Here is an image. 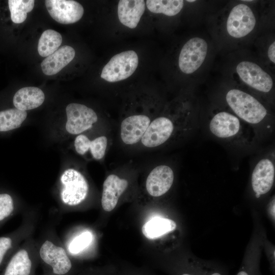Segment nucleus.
Returning a JSON list of instances; mask_svg holds the SVG:
<instances>
[{
  "mask_svg": "<svg viewBox=\"0 0 275 275\" xmlns=\"http://www.w3.org/2000/svg\"><path fill=\"white\" fill-rule=\"evenodd\" d=\"M192 125L188 119L158 117L151 121L141 141L147 148L157 147L170 141L178 131L190 129Z\"/></svg>",
  "mask_w": 275,
  "mask_h": 275,
  "instance_id": "1",
  "label": "nucleus"
},
{
  "mask_svg": "<svg viewBox=\"0 0 275 275\" xmlns=\"http://www.w3.org/2000/svg\"><path fill=\"white\" fill-rule=\"evenodd\" d=\"M226 99L234 113L249 124H259L267 115L266 109L258 100L241 90L235 89L229 90Z\"/></svg>",
  "mask_w": 275,
  "mask_h": 275,
  "instance_id": "2",
  "label": "nucleus"
},
{
  "mask_svg": "<svg viewBox=\"0 0 275 275\" xmlns=\"http://www.w3.org/2000/svg\"><path fill=\"white\" fill-rule=\"evenodd\" d=\"M138 64V56L134 51L121 52L113 56L104 66L100 77L111 82L123 80L134 72Z\"/></svg>",
  "mask_w": 275,
  "mask_h": 275,
  "instance_id": "3",
  "label": "nucleus"
},
{
  "mask_svg": "<svg viewBox=\"0 0 275 275\" xmlns=\"http://www.w3.org/2000/svg\"><path fill=\"white\" fill-rule=\"evenodd\" d=\"M60 180L62 185L61 198L64 204L75 206L86 199L89 186L80 172L74 169H68L63 172Z\"/></svg>",
  "mask_w": 275,
  "mask_h": 275,
  "instance_id": "4",
  "label": "nucleus"
},
{
  "mask_svg": "<svg viewBox=\"0 0 275 275\" xmlns=\"http://www.w3.org/2000/svg\"><path fill=\"white\" fill-rule=\"evenodd\" d=\"M66 131L69 134L78 135L91 128L98 120L96 112L86 105L71 103L66 108Z\"/></svg>",
  "mask_w": 275,
  "mask_h": 275,
  "instance_id": "5",
  "label": "nucleus"
},
{
  "mask_svg": "<svg viewBox=\"0 0 275 275\" xmlns=\"http://www.w3.org/2000/svg\"><path fill=\"white\" fill-rule=\"evenodd\" d=\"M207 50V43L201 38L195 37L187 41L179 54L180 70L185 74H191L198 70L205 60Z\"/></svg>",
  "mask_w": 275,
  "mask_h": 275,
  "instance_id": "6",
  "label": "nucleus"
},
{
  "mask_svg": "<svg viewBox=\"0 0 275 275\" xmlns=\"http://www.w3.org/2000/svg\"><path fill=\"white\" fill-rule=\"evenodd\" d=\"M256 22L251 9L246 5L240 4L231 10L227 19V30L231 36L242 38L253 31Z\"/></svg>",
  "mask_w": 275,
  "mask_h": 275,
  "instance_id": "7",
  "label": "nucleus"
},
{
  "mask_svg": "<svg viewBox=\"0 0 275 275\" xmlns=\"http://www.w3.org/2000/svg\"><path fill=\"white\" fill-rule=\"evenodd\" d=\"M45 6L50 16L61 24H71L79 20L84 9L78 2L72 0H46Z\"/></svg>",
  "mask_w": 275,
  "mask_h": 275,
  "instance_id": "8",
  "label": "nucleus"
},
{
  "mask_svg": "<svg viewBox=\"0 0 275 275\" xmlns=\"http://www.w3.org/2000/svg\"><path fill=\"white\" fill-rule=\"evenodd\" d=\"M236 71L246 84L262 92H269L272 88L271 76L255 63L242 61L236 67Z\"/></svg>",
  "mask_w": 275,
  "mask_h": 275,
  "instance_id": "9",
  "label": "nucleus"
},
{
  "mask_svg": "<svg viewBox=\"0 0 275 275\" xmlns=\"http://www.w3.org/2000/svg\"><path fill=\"white\" fill-rule=\"evenodd\" d=\"M209 127L214 136L223 139H233L242 130V125L239 118L226 112L215 114L211 119Z\"/></svg>",
  "mask_w": 275,
  "mask_h": 275,
  "instance_id": "10",
  "label": "nucleus"
},
{
  "mask_svg": "<svg viewBox=\"0 0 275 275\" xmlns=\"http://www.w3.org/2000/svg\"><path fill=\"white\" fill-rule=\"evenodd\" d=\"M39 254L42 260L51 266L53 273L57 274H64L71 268V261L65 250L49 240L42 244Z\"/></svg>",
  "mask_w": 275,
  "mask_h": 275,
  "instance_id": "11",
  "label": "nucleus"
},
{
  "mask_svg": "<svg viewBox=\"0 0 275 275\" xmlns=\"http://www.w3.org/2000/svg\"><path fill=\"white\" fill-rule=\"evenodd\" d=\"M174 179V172L170 167L165 164L157 166L150 172L147 178L146 190L152 197H160L170 189Z\"/></svg>",
  "mask_w": 275,
  "mask_h": 275,
  "instance_id": "12",
  "label": "nucleus"
},
{
  "mask_svg": "<svg viewBox=\"0 0 275 275\" xmlns=\"http://www.w3.org/2000/svg\"><path fill=\"white\" fill-rule=\"evenodd\" d=\"M151 121L145 115H134L125 118L120 126L122 141L128 145L136 144L141 140Z\"/></svg>",
  "mask_w": 275,
  "mask_h": 275,
  "instance_id": "13",
  "label": "nucleus"
},
{
  "mask_svg": "<svg viewBox=\"0 0 275 275\" xmlns=\"http://www.w3.org/2000/svg\"><path fill=\"white\" fill-rule=\"evenodd\" d=\"M274 174V166L270 159L263 158L257 163L252 175V185L256 198L270 190L273 184Z\"/></svg>",
  "mask_w": 275,
  "mask_h": 275,
  "instance_id": "14",
  "label": "nucleus"
},
{
  "mask_svg": "<svg viewBox=\"0 0 275 275\" xmlns=\"http://www.w3.org/2000/svg\"><path fill=\"white\" fill-rule=\"evenodd\" d=\"M128 181L115 174L108 175L104 180L101 197V205L106 211L113 210L120 197L127 189Z\"/></svg>",
  "mask_w": 275,
  "mask_h": 275,
  "instance_id": "15",
  "label": "nucleus"
},
{
  "mask_svg": "<svg viewBox=\"0 0 275 275\" xmlns=\"http://www.w3.org/2000/svg\"><path fill=\"white\" fill-rule=\"evenodd\" d=\"M143 0H121L118 5V16L120 22L130 28H136L145 10Z\"/></svg>",
  "mask_w": 275,
  "mask_h": 275,
  "instance_id": "16",
  "label": "nucleus"
},
{
  "mask_svg": "<svg viewBox=\"0 0 275 275\" xmlns=\"http://www.w3.org/2000/svg\"><path fill=\"white\" fill-rule=\"evenodd\" d=\"M74 49L64 45L58 48L52 54L47 57L41 64L42 70L47 75H52L60 71L74 59Z\"/></svg>",
  "mask_w": 275,
  "mask_h": 275,
  "instance_id": "17",
  "label": "nucleus"
},
{
  "mask_svg": "<svg viewBox=\"0 0 275 275\" xmlns=\"http://www.w3.org/2000/svg\"><path fill=\"white\" fill-rule=\"evenodd\" d=\"M45 95L38 87H23L18 90L13 99L16 108L23 111L36 108L44 102Z\"/></svg>",
  "mask_w": 275,
  "mask_h": 275,
  "instance_id": "18",
  "label": "nucleus"
},
{
  "mask_svg": "<svg viewBox=\"0 0 275 275\" xmlns=\"http://www.w3.org/2000/svg\"><path fill=\"white\" fill-rule=\"evenodd\" d=\"M107 142V138L104 135L91 140L85 134H80L75 138L74 146L78 154L82 155L89 151L92 157L99 160L105 154Z\"/></svg>",
  "mask_w": 275,
  "mask_h": 275,
  "instance_id": "19",
  "label": "nucleus"
},
{
  "mask_svg": "<svg viewBox=\"0 0 275 275\" xmlns=\"http://www.w3.org/2000/svg\"><path fill=\"white\" fill-rule=\"evenodd\" d=\"M176 228V223L170 219L154 217L146 222L142 228L143 235L150 239L159 238Z\"/></svg>",
  "mask_w": 275,
  "mask_h": 275,
  "instance_id": "20",
  "label": "nucleus"
},
{
  "mask_svg": "<svg viewBox=\"0 0 275 275\" xmlns=\"http://www.w3.org/2000/svg\"><path fill=\"white\" fill-rule=\"evenodd\" d=\"M31 267L32 262L28 252L21 249L11 258L2 275H29Z\"/></svg>",
  "mask_w": 275,
  "mask_h": 275,
  "instance_id": "21",
  "label": "nucleus"
},
{
  "mask_svg": "<svg viewBox=\"0 0 275 275\" xmlns=\"http://www.w3.org/2000/svg\"><path fill=\"white\" fill-rule=\"evenodd\" d=\"M62 42V37L58 32L48 29L42 34L38 44L40 56L47 57L58 49Z\"/></svg>",
  "mask_w": 275,
  "mask_h": 275,
  "instance_id": "22",
  "label": "nucleus"
},
{
  "mask_svg": "<svg viewBox=\"0 0 275 275\" xmlns=\"http://www.w3.org/2000/svg\"><path fill=\"white\" fill-rule=\"evenodd\" d=\"M26 117V112L16 108L1 111L0 132L9 131L19 128Z\"/></svg>",
  "mask_w": 275,
  "mask_h": 275,
  "instance_id": "23",
  "label": "nucleus"
},
{
  "mask_svg": "<svg viewBox=\"0 0 275 275\" xmlns=\"http://www.w3.org/2000/svg\"><path fill=\"white\" fill-rule=\"evenodd\" d=\"M146 4L148 9L152 13H162L173 16L180 12L183 7L184 2L182 0H147Z\"/></svg>",
  "mask_w": 275,
  "mask_h": 275,
  "instance_id": "24",
  "label": "nucleus"
},
{
  "mask_svg": "<svg viewBox=\"0 0 275 275\" xmlns=\"http://www.w3.org/2000/svg\"><path fill=\"white\" fill-rule=\"evenodd\" d=\"M9 8L11 19L15 23H20L25 21L28 13L34 8V0H9Z\"/></svg>",
  "mask_w": 275,
  "mask_h": 275,
  "instance_id": "25",
  "label": "nucleus"
},
{
  "mask_svg": "<svg viewBox=\"0 0 275 275\" xmlns=\"http://www.w3.org/2000/svg\"><path fill=\"white\" fill-rule=\"evenodd\" d=\"M93 240L92 234L89 231H85L74 238L68 246L70 253L78 254L87 248Z\"/></svg>",
  "mask_w": 275,
  "mask_h": 275,
  "instance_id": "26",
  "label": "nucleus"
},
{
  "mask_svg": "<svg viewBox=\"0 0 275 275\" xmlns=\"http://www.w3.org/2000/svg\"><path fill=\"white\" fill-rule=\"evenodd\" d=\"M14 210V202L7 193H0V224L12 215Z\"/></svg>",
  "mask_w": 275,
  "mask_h": 275,
  "instance_id": "27",
  "label": "nucleus"
},
{
  "mask_svg": "<svg viewBox=\"0 0 275 275\" xmlns=\"http://www.w3.org/2000/svg\"><path fill=\"white\" fill-rule=\"evenodd\" d=\"M13 239L9 236L0 237V266L13 247Z\"/></svg>",
  "mask_w": 275,
  "mask_h": 275,
  "instance_id": "28",
  "label": "nucleus"
},
{
  "mask_svg": "<svg viewBox=\"0 0 275 275\" xmlns=\"http://www.w3.org/2000/svg\"><path fill=\"white\" fill-rule=\"evenodd\" d=\"M275 42H273L269 46L268 50V56L269 60L273 63H275Z\"/></svg>",
  "mask_w": 275,
  "mask_h": 275,
  "instance_id": "29",
  "label": "nucleus"
},
{
  "mask_svg": "<svg viewBox=\"0 0 275 275\" xmlns=\"http://www.w3.org/2000/svg\"><path fill=\"white\" fill-rule=\"evenodd\" d=\"M271 207V212L272 216L274 217V200L273 199Z\"/></svg>",
  "mask_w": 275,
  "mask_h": 275,
  "instance_id": "30",
  "label": "nucleus"
},
{
  "mask_svg": "<svg viewBox=\"0 0 275 275\" xmlns=\"http://www.w3.org/2000/svg\"><path fill=\"white\" fill-rule=\"evenodd\" d=\"M237 275H248V273L244 271H240L238 274Z\"/></svg>",
  "mask_w": 275,
  "mask_h": 275,
  "instance_id": "31",
  "label": "nucleus"
},
{
  "mask_svg": "<svg viewBox=\"0 0 275 275\" xmlns=\"http://www.w3.org/2000/svg\"><path fill=\"white\" fill-rule=\"evenodd\" d=\"M182 275H191V274L185 273V274H183ZM211 275H221V274H219V273L215 272V273H213Z\"/></svg>",
  "mask_w": 275,
  "mask_h": 275,
  "instance_id": "32",
  "label": "nucleus"
},
{
  "mask_svg": "<svg viewBox=\"0 0 275 275\" xmlns=\"http://www.w3.org/2000/svg\"><path fill=\"white\" fill-rule=\"evenodd\" d=\"M187 2H189V3H191V2H195V0H191V1L188 0V1H187Z\"/></svg>",
  "mask_w": 275,
  "mask_h": 275,
  "instance_id": "33",
  "label": "nucleus"
}]
</instances>
